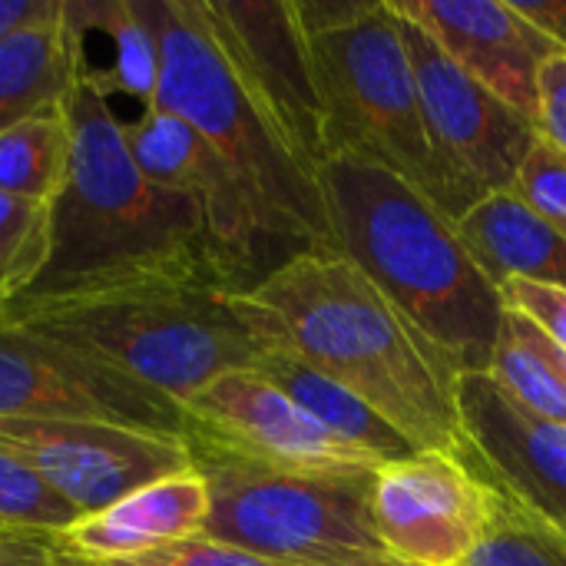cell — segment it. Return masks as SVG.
Returning <instances> with one entry per match:
<instances>
[{"label":"cell","instance_id":"cell-8","mask_svg":"<svg viewBox=\"0 0 566 566\" xmlns=\"http://www.w3.org/2000/svg\"><path fill=\"white\" fill-rule=\"evenodd\" d=\"M401 33L421 99L431 202L458 222L481 199L514 186L537 143V126L468 76L415 20L401 17Z\"/></svg>","mask_w":566,"mask_h":566},{"label":"cell","instance_id":"cell-5","mask_svg":"<svg viewBox=\"0 0 566 566\" xmlns=\"http://www.w3.org/2000/svg\"><path fill=\"white\" fill-rule=\"evenodd\" d=\"M159 36V103L196 126L245 189L282 259L332 245L318 176L289 149L222 50L202 0H149Z\"/></svg>","mask_w":566,"mask_h":566},{"label":"cell","instance_id":"cell-9","mask_svg":"<svg viewBox=\"0 0 566 566\" xmlns=\"http://www.w3.org/2000/svg\"><path fill=\"white\" fill-rule=\"evenodd\" d=\"M0 418L99 421L149 434H182V411L166 395L0 315Z\"/></svg>","mask_w":566,"mask_h":566},{"label":"cell","instance_id":"cell-12","mask_svg":"<svg viewBox=\"0 0 566 566\" xmlns=\"http://www.w3.org/2000/svg\"><path fill=\"white\" fill-rule=\"evenodd\" d=\"M494 488L461 458L418 451L371 481V524L381 551L411 566H461L494 517Z\"/></svg>","mask_w":566,"mask_h":566},{"label":"cell","instance_id":"cell-15","mask_svg":"<svg viewBox=\"0 0 566 566\" xmlns=\"http://www.w3.org/2000/svg\"><path fill=\"white\" fill-rule=\"evenodd\" d=\"M232 66L279 126L289 149L315 176L325 163L318 93L308 63V36L292 0H202Z\"/></svg>","mask_w":566,"mask_h":566},{"label":"cell","instance_id":"cell-3","mask_svg":"<svg viewBox=\"0 0 566 566\" xmlns=\"http://www.w3.org/2000/svg\"><path fill=\"white\" fill-rule=\"evenodd\" d=\"M318 189L328 235L458 381L488 375L504 298L421 189L385 166L325 159Z\"/></svg>","mask_w":566,"mask_h":566},{"label":"cell","instance_id":"cell-24","mask_svg":"<svg viewBox=\"0 0 566 566\" xmlns=\"http://www.w3.org/2000/svg\"><path fill=\"white\" fill-rule=\"evenodd\" d=\"M53 255V206L0 192V308L43 279Z\"/></svg>","mask_w":566,"mask_h":566},{"label":"cell","instance_id":"cell-22","mask_svg":"<svg viewBox=\"0 0 566 566\" xmlns=\"http://www.w3.org/2000/svg\"><path fill=\"white\" fill-rule=\"evenodd\" d=\"M488 375L514 405L566 428V352L527 315L504 308Z\"/></svg>","mask_w":566,"mask_h":566},{"label":"cell","instance_id":"cell-17","mask_svg":"<svg viewBox=\"0 0 566 566\" xmlns=\"http://www.w3.org/2000/svg\"><path fill=\"white\" fill-rule=\"evenodd\" d=\"M206 521L209 484L192 468L153 481L96 514L76 517L63 534H56V544L86 560H119L199 537Z\"/></svg>","mask_w":566,"mask_h":566},{"label":"cell","instance_id":"cell-20","mask_svg":"<svg viewBox=\"0 0 566 566\" xmlns=\"http://www.w3.org/2000/svg\"><path fill=\"white\" fill-rule=\"evenodd\" d=\"M252 371H259L262 378L279 385L312 421H318L332 438L355 448L378 468L418 454V448L405 434H398L371 405H365L358 395H352L345 385L325 378L322 371H315L282 352H265Z\"/></svg>","mask_w":566,"mask_h":566},{"label":"cell","instance_id":"cell-35","mask_svg":"<svg viewBox=\"0 0 566 566\" xmlns=\"http://www.w3.org/2000/svg\"><path fill=\"white\" fill-rule=\"evenodd\" d=\"M53 544H56V537H53ZM53 566H103V564L83 560V557H76V554H70V551H63V547L56 544V547H53Z\"/></svg>","mask_w":566,"mask_h":566},{"label":"cell","instance_id":"cell-33","mask_svg":"<svg viewBox=\"0 0 566 566\" xmlns=\"http://www.w3.org/2000/svg\"><path fill=\"white\" fill-rule=\"evenodd\" d=\"M53 0H0V40L13 33L17 27L36 20Z\"/></svg>","mask_w":566,"mask_h":566},{"label":"cell","instance_id":"cell-10","mask_svg":"<svg viewBox=\"0 0 566 566\" xmlns=\"http://www.w3.org/2000/svg\"><path fill=\"white\" fill-rule=\"evenodd\" d=\"M186 444L298 474H375L378 464L332 438L279 385L229 371L179 405Z\"/></svg>","mask_w":566,"mask_h":566},{"label":"cell","instance_id":"cell-30","mask_svg":"<svg viewBox=\"0 0 566 566\" xmlns=\"http://www.w3.org/2000/svg\"><path fill=\"white\" fill-rule=\"evenodd\" d=\"M537 136L566 159V53H554L541 66L537 83Z\"/></svg>","mask_w":566,"mask_h":566},{"label":"cell","instance_id":"cell-31","mask_svg":"<svg viewBox=\"0 0 566 566\" xmlns=\"http://www.w3.org/2000/svg\"><path fill=\"white\" fill-rule=\"evenodd\" d=\"M53 537L56 534L0 527V566H53Z\"/></svg>","mask_w":566,"mask_h":566},{"label":"cell","instance_id":"cell-14","mask_svg":"<svg viewBox=\"0 0 566 566\" xmlns=\"http://www.w3.org/2000/svg\"><path fill=\"white\" fill-rule=\"evenodd\" d=\"M461 461L537 521L566 531V428L514 405L491 375L454 381Z\"/></svg>","mask_w":566,"mask_h":566},{"label":"cell","instance_id":"cell-25","mask_svg":"<svg viewBox=\"0 0 566 566\" xmlns=\"http://www.w3.org/2000/svg\"><path fill=\"white\" fill-rule=\"evenodd\" d=\"M461 566H566V544L551 524L497 494L488 534Z\"/></svg>","mask_w":566,"mask_h":566},{"label":"cell","instance_id":"cell-34","mask_svg":"<svg viewBox=\"0 0 566 566\" xmlns=\"http://www.w3.org/2000/svg\"><path fill=\"white\" fill-rule=\"evenodd\" d=\"M315 566H411L388 557V554H365V557H345V560H332V564H315Z\"/></svg>","mask_w":566,"mask_h":566},{"label":"cell","instance_id":"cell-28","mask_svg":"<svg viewBox=\"0 0 566 566\" xmlns=\"http://www.w3.org/2000/svg\"><path fill=\"white\" fill-rule=\"evenodd\" d=\"M86 560V557H83ZM93 564L103 566H282L259 557V554H249L242 547H232V544H222L216 537H189V541H176V544H166V547H156V551H146V554H136V557H119V560H93Z\"/></svg>","mask_w":566,"mask_h":566},{"label":"cell","instance_id":"cell-21","mask_svg":"<svg viewBox=\"0 0 566 566\" xmlns=\"http://www.w3.org/2000/svg\"><path fill=\"white\" fill-rule=\"evenodd\" d=\"M70 17L86 33L109 36V60L90 73H80L106 99L113 93L129 96L139 109L159 103V36L149 13V0H66Z\"/></svg>","mask_w":566,"mask_h":566},{"label":"cell","instance_id":"cell-18","mask_svg":"<svg viewBox=\"0 0 566 566\" xmlns=\"http://www.w3.org/2000/svg\"><path fill=\"white\" fill-rule=\"evenodd\" d=\"M458 235L497 292L511 279L566 289V239L514 189L468 209L458 219Z\"/></svg>","mask_w":566,"mask_h":566},{"label":"cell","instance_id":"cell-16","mask_svg":"<svg viewBox=\"0 0 566 566\" xmlns=\"http://www.w3.org/2000/svg\"><path fill=\"white\" fill-rule=\"evenodd\" d=\"M468 76L537 126L541 66L560 46L504 0H391Z\"/></svg>","mask_w":566,"mask_h":566},{"label":"cell","instance_id":"cell-4","mask_svg":"<svg viewBox=\"0 0 566 566\" xmlns=\"http://www.w3.org/2000/svg\"><path fill=\"white\" fill-rule=\"evenodd\" d=\"M66 116L73 129L70 176L53 202V255L27 295L56 292L96 275L212 259L235 279L202 209L172 189L156 186L136 166L123 119L109 99L76 76L66 93ZM245 289V282L239 279Z\"/></svg>","mask_w":566,"mask_h":566},{"label":"cell","instance_id":"cell-32","mask_svg":"<svg viewBox=\"0 0 566 566\" xmlns=\"http://www.w3.org/2000/svg\"><path fill=\"white\" fill-rule=\"evenodd\" d=\"M514 7L534 23L541 27L560 50L566 53V0H534V3H524V0H514Z\"/></svg>","mask_w":566,"mask_h":566},{"label":"cell","instance_id":"cell-13","mask_svg":"<svg viewBox=\"0 0 566 566\" xmlns=\"http://www.w3.org/2000/svg\"><path fill=\"white\" fill-rule=\"evenodd\" d=\"M123 136L146 179L189 196L202 209L212 242L239 272L245 289L285 262L265 239L235 172L196 126L163 106H153L123 119Z\"/></svg>","mask_w":566,"mask_h":566},{"label":"cell","instance_id":"cell-26","mask_svg":"<svg viewBox=\"0 0 566 566\" xmlns=\"http://www.w3.org/2000/svg\"><path fill=\"white\" fill-rule=\"evenodd\" d=\"M76 521V511L56 497L23 461L0 448V527L63 534Z\"/></svg>","mask_w":566,"mask_h":566},{"label":"cell","instance_id":"cell-7","mask_svg":"<svg viewBox=\"0 0 566 566\" xmlns=\"http://www.w3.org/2000/svg\"><path fill=\"white\" fill-rule=\"evenodd\" d=\"M189 451L209 484L206 537L282 566L385 554L371 524L375 474H298Z\"/></svg>","mask_w":566,"mask_h":566},{"label":"cell","instance_id":"cell-19","mask_svg":"<svg viewBox=\"0 0 566 566\" xmlns=\"http://www.w3.org/2000/svg\"><path fill=\"white\" fill-rule=\"evenodd\" d=\"M83 43L66 0L0 40V129L60 103L80 76Z\"/></svg>","mask_w":566,"mask_h":566},{"label":"cell","instance_id":"cell-6","mask_svg":"<svg viewBox=\"0 0 566 566\" xmlns=\"http://www.w3.org/2000/svg\"><path fill=\"white\" fill-rule=\"evenodd\" d=\"M308 63L325 159L385 166L431 199L421 99L391 0H375L358 20L308 36Z\"/></svg>","mask_w":566,"mask_h":566},{"label":"cell","instance_id":"cell-29","mask_svg":"<svg viewBox=\"0 0 566 566\" xmlns=\"http://www.w3.org/2000/svg\"><path fill=\"white\" fill-rule=\"evenodd\" d=\"M501 298H504V308L527 315L541 332L551 335V342H557L566 352V289L511 279L501 289Z\"/></svg>","mask_w":566,"mask_h":566},{"label":"cell","instance_id":"cell-1","mask_svg":"<svg viewBox=\"0 0 566 566\" xmlns=\"http://www.w3.org/2000/svg\"><path fill=\"white\" fill-rule=\"evenodd\" d=\"M232 308L265 352H282L371 405L418 451L461 458L454 378L395 305L335 249H305Z\"/></svg>","mask_w":566,"mask_h":566},{"label":"cell","instance_id":"cell-11","mask_svg":"<svg viewBox=\"0 0 566 566\" xmlns=\"http://www.w3.org/2000/svg\"><path fill=\"white\" fill-rule=\"evenodd\" d=\"M0 448L23 461L76 517L96 514L153 481L196 468L186 438L99 421L0 418Z\"/></svg>","mask_w":566,"mask_h":566},{"label":"cell","instance_id":"cell-2","mask_svg":"<svg viewBox=\"0 0 566 566\" xmlns=\"http://www.w3.org/2000/svg\"><path fill=\"white\" fill-rule=\"evenodd\" d=\"M239 279L212 262H169L23 295L0 315L182 405L209 381L265 355L232 308Z\"/></svg>","mask_w":566,"mask_h":566},{"label":"cell","instance_id":"cell-36","mask_svg":"<svg viewBox=\"0 0 566 566\" xmlns=\"http://www.w3.org/2000/svg\"><path fill=\"white\" fill-rule=\"evenodd\" d=\"M554 531H557V527H554ZM557 537H560V541L566 544V531H557Z\"/></svg>","mask_w":566,"mask_h":566},{"label":"cell","instance_id":"cell-23","mask_svg":"<svg viewBox=\"0 0 566 566\" xmlns=\"http://www.w3.org/2000/svg\"><path fill=\"white\" fill-rule=\"evenodd\" d=\"M73 129L66 96L0 129V192L53 206L66 186Z\"/></svg>","mask_w":566,"mask_h":566},{"label":"cell","instance_id":"cell-27","mask_svg":"<svg viewBox=\"0 0 566 566\" xmlns=\"http://www.w3.org/2000/svg\"><path fill=\"white\" fill-rule=\"evenodd\" d=\"M511 189L566 239V159L541 136L527 153Z\"/></svg>","mask_w":566,"mask_h":566}]
</instances>
